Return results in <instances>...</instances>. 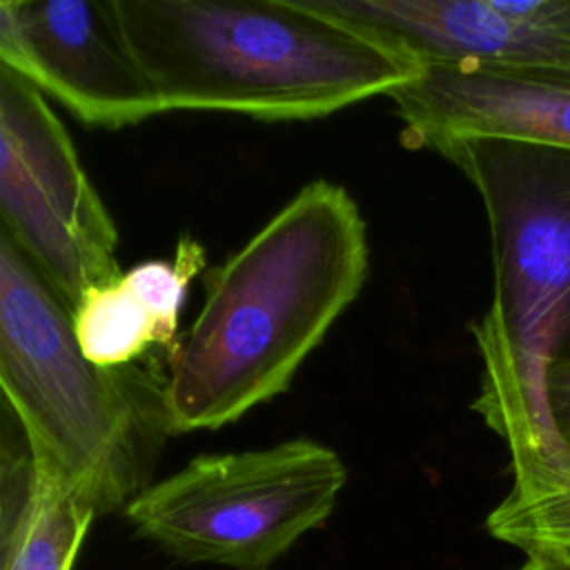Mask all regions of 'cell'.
<instances>
[{
  "label": "cell",
  "instance_id": "cell-1",
  "mask_svg": "<svg viewBox=\"0 0 570 570\" xmlns=\"http://www.w3.org/2000/svg\"><path fill=\"white\" fill-rule=\"evenodd\" d=\"M367 229L345 187L307 183L205 281L198 316L169 354V434L218 430L285 392L361 294Z\"/></svg>",
  "mask_w": 570,
  "mask_h": 570
},
{
  "label": "cell",
  "instance_id": "cell-2",
  "mask_svg": "<svg viewBox=\"0 0 570 570\" xmlns=\"http://www.w3.org/2000/svg\"><path fill=\"white\" fill-rule=\"evenodd\" d=\"M476 189L492 254V298L470 325L481 361L472 401L510 450L512 483L566 470L543 396L570 356V149L454 140L436 149Z\"/></svg>",
  "mask_w": 570,
  "mask_h": 570
},
{
  "label": "cell",
  "instance_id": "cell-3",
  "mask_svg": "<svg viewBox=\"0 0 570 570\" xmlns=\"http://www.w3.org/2000/svg\"><path fill=\"white\" fill-rule=\"evenodd\" d=\"M160 111L312 120L387 96L419 67L301 0H116Z\"/></svg>",
  "mask_w": 570,
  "mask_h": 570
},
{
  "label": "cell",
  "instance_id": "cell-4",
  "mask_svg": "<svg viewBox=\"0 0 570 570\" xmlns=\"http://www.w3.org/2000/svg\"><path fill=\"white\" fill-rule=\"evenodd\" d=\"M0 392L36 461L53 468L96 517L151 481L169 434L163 385L140 370H100L76 341L73 309L0 227Z\"/></svg>",
  "mask_w": 570,
  "mask_h": 570
},
{
  "label": "cell",
  "instance_id": "cell-5",
  "mask_svg": "<svg viewBox=\"0 0 570 570\" xmlns=\"http://www.w3.org/2000/svg\"><path fill=\"white\" fill-rule=\"evenodd\" d=\"M347 470L312 439L200 454L127 505L134 530L183 563L263 570L336 508Z\"/></svg>",
  "mask_w": 570,
  "mask_h": 570
},
{
  "label": "cell",
  "instance_id": "cell-6",
  "mask_svg": "<svg viewBox=\"0 0 570 570\" xmlns=\"http://www.w3.org/2000/svg\"><path fill=\"white\" fill-rule=\"evenodd\" d=\"M0 227L76 307L120 276L118 232L73 142L20 73L0 62Z\"/></svg>",
  "mask_w": 570,
  "mask_h": 570
},
{
  "label": "cell",
  "instance_id": "cell-7",
  "mask_svg": "<svg viewBox=\"0 0 570 570\" xmlns=\"http://www.w3.org/2000/svg\"><path fill=\"white\" fill-rule=\"evenodd\" d=\"M0 62L89 127L120 129L160 114L116 0L0 2Z\"/></svg>",
  "mask_w": 570,
  "mask_h": 570
},
{
  "label": "cell",
  "instance_id": "cell-8",
  "mask_svg": "<svg viewBox=\"0 0 570 570\" xmlns=\"http://www.w3.org/2000/svg\"><path fill=\"white\" fill-rule=\"evenodd\" d=\"M401 145L436 151L454 140H508L570 149V69L423 65L387 94Z\"/></svg>",
  "mask_w": 570,
  "mask_h": 570
},
{
  "label": "cell",
  "instance_id": "cell-9",
  "mask_svg": "<svg viewBox=\"0 0 570 570\" xmlns=\"http://www.w3.org/2000/svg\"><path fill=\"white\" fill-rule=\"evenodd\" d=\"M412 65L497 62L570 69V45L494 0H301Z\"/></svg>",
  "mask_w": 570,
  "mask_h": 570
},
{
  "label": "cell",
  "instance_id": "cell-10",
  "mask_svg": "<svg viewBox=\"0 0 570 570\" xmlns=\"http://www.w3.org/2000/svg\"><path fill=\"white\" fill-rule=\"evenodd\" d=\"M94 519L96 512L78 499L65 479L53 468L38 463L33 503L7 570H71Z\"/></svg>",
  "mask_w": 570,
  "mask_h": 570
},
{
  "label": "cell",
  "instance_id": "cell-11",
  "mask_svg": "<svg viewBox=\"0 0 570 570\" xmlns=\"http://www.w3.org/2000/svg\"><path fill=\"white\" fill-rule=\"evenodd\" d=\"M73 332L82 356L100 370H125L158 345L151 316L118 278L80 296L73 307Z\"/></svg>",
  "mask_w": 570,
  "mask_h": 570
},
{
  "label": "cell",
  "instance_id": "cell-12",
  "mask_svg": "<svg viewBox=\"0 0 570 570\" xmlns=\"http://www.w3.org/2000/svg\"><path fill=\"white\" fill-rule=\"evenodd\" d=\"M490 534L528 557L570 561V470L514 485L485 521Z\"/></svg>",
  "mask_w": 570,
  "mask_h": 570
},
{
  "label": "cell",
  "instance_id": "cell-13",
  "mask_svg": "<svg viewBox=\"0 0 570 570\" xmlns=\"http://www.w3.org/2000/svg\"><path fill=\"white\" fill-rule=\"evenodd\" d=\"M205 267V247L189 234L176 245L174 261H145L118 276L122 287L145 307L158 334V345L169 354L176 350L178 316L189 283Z\"/></svg>",
  "mask_w": 570,
  "mask_h": 570
},
{
  "label": "cell",
  "instance_id": "cell-14",
  "mask_svg": "<svg viewBox=\"0 0 570 570\" xmlns=\"http://www.w3.org/2000/svg\"><path fill=\"white\" fill-rule=\"evenodd\" d=\"M543 396L548 419L561 450L566 470H570V356L554 361L546 370L543 379Z\"/></svg>",
  "mask_w": 570,
  "mask_h": 570
},
{
  "label": "cell",
  "instance_id": "cell-15",
  "mask_svg": "<svg viewBox=\"0 0 570 570\" xmlns=\"http://www.w3.org/2000/svg\"><path fill=\"white\" fill-rule=\"evenodd\" d=\"M505 13L570 45V0H494Z\"/></svg>",
  "mask_w": 570,
  "mask_h": 570
},
{
  "label": "cell",
  "instance_id": "cell-16",
  "mask_svg": "<svg viewBox=\"0 0 570 570\" xmlns=\"http://www.w3.org/2000/svg\"><path fill=\"white\" fill-rule=\"evenodd\" d=\"M519 570H570V561L554 557H528Z\"/></svg>",
  "mask_w": 570,
  "mask_h": 570
},
{
  "label": "cell",
  "instance_id": "cell-17",
  "mask_svg": "<svg viewBox=\"0 0 570 570\" xmlns=\"http://www.w3.org/2000/svg\"><path fill=\"white\" fill-rule=\"evenodd\" d=\"M263 570H269V568H263Z\"/></svg>",
  "mask_w": 570,
  "mask_h": 570
}]
</instances>
